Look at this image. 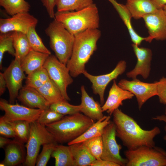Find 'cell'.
<instances>
[{
	"label": "cell",
	"instance_id": "9a60e30c",
	"mask_svg": "<svg viewBox=\"0 0 166 166\" xmlns=\"http://www.w3.org/2000/svg\"><path fill=\"white\" fill-rule=\"evenodd\" d=\"M38 19L28 12L14 15L10 18L0 19V33L18 31L26 34L30 28L36 26Z\"/></svg>",
	"mask_w": 166,
	"mask_h": 166
},
{
	"label": "cell",
	"instance_id": "4316f807",
	"mask_svg": "<svg viewBox=\"0 0 166 166\" xmlns=\"http://www.w3.org/2000/svg\"><path fill=\"white\" fill-rule=\"evenodd\" d=\"M55 160L56 166H75L69 146L58 144L56 146L51 154Z\"/></svg>",
	"mask_w": 166,
	"mask_h": 166
},
{
	"label": "cell",
	"instance_id": "f6af8a7d",
	"mask_svg": "<svg viewBox=\"0 0 166 166\" xmlns=\"http://www.w3.org/2000/svg\"><path fill=\"white\" fill-rule=\"evenodd\" d=\"M9 138L1 136L0 137V148H4L11 140Z\"/></svg>",
	"mask_w": 166,
	"mask_h": 166
},
{
	"label": "cell",
	"instance_id": "4fadbf2b",
	"mask_svg": "<svg viewBox=\"0 0 166 166\" xmlns=\"http://www.w3.org/2000/svg\"><path fill=\"white\" fill-rule=\"evenodd\" d=\"M25 73L21 67V61L15 59L3 73L9 93L10 103H14L23 87V81L26 77Z\"/></svg>",
	"mask_w": 166,
	"mask_h": 166
},
{
	"label": "cell",
	"instance_id": "ffe728a7",
	"mask_svg": "<svg viewBox=\"0 0 166 166\" xmlns=\"http://www.w3.org/2000/svg\"><path fill=\"white\" fill-rule=\"evenodd\" d=\"M81 108L80 112L94 121H98L103 118L104 116L101 105L89 95L84 85L81 86Z\"/></svg>",
	"mask_w": 166,
	"mask_h": 166
},
{
	"label": "cell",
	"instance_id": "ac0fdd59",
	"mask_svg": "<svg viewBox=\"0 0 166 166\" xmlns=\"http://www.w3.org/2000/svg\"><path fill=\"white\" fill-rule=\"evenodd\" d=\"M23 143L14 138L4 148L5 157L0 166H15L23 164L26 158Z\"/></svg>",
	"mask_w": 166,
	"mask_h": 166
},
{
	"label": "cell",
	"instance_id": "cb8c5ba5",
	"mask_svg": "<svg viewBox=\"0 0 166 166\" xmlns=\"http://www.w3.org/2000/svg\"><path fill=\"white\" fill-rule=\"evenodd\" d=\"M110 116H104L100 120L94 122L85 132L79 137L67 143L68 145L83 142L92 138L101 136L106 126L109 124L110 121Z\"/></svg>",
	"mask_w": 166,
	"mask_h": 166
},
{
	"label": "cell",
	"instance_id": "277c9868",
	"mask_svg": "<svg viewBox=\"0 0 166 166\" xmlns=\"http://www.w3.org/2000/svg\"><path fill=\"white\" fill-rule=\"evenodd\" d=\"M54 19L74 35L88 29H98L99 25L98 8L94 3L78 10L57 11Z\"/></svg>",
	"mask_w": 166,
	"mask_h": 166
},
{
	"label": "cell",
	"instance_id": "3957f363",
	"mask_svg": "<svg viewBox=\"0 0 166 166\" xmlns=\"http://www.w3.org/2000/svg\"><path fill=\"white\" fill-rule=\"evenodd\" d=\"M94 123L93 120L79 112L64 116L60 120L45 126L56 141L62 144L79 137Z\"/></svg>",
	"mask_w": 166,
	"mask_h": 166
},
{
	"label": "cell",
	"instance_id": "f35d334b",
	"mask_svg": "<svg viewBox=\"0 0 166 166\" xmlns=\"http://www.w3.org/2000/svg\"><path fill=\"white\" fill-rule=\"evenodd\" d=\"M0 134L5 137L14 138L16 137V134L12 126L2 117L0 118Z\"/></svg>",
	"mask_w": 166,
	"mask_h": 166
},
{
	"label": "cell",
	"instance_id": "836d02e7",
	"mask_svg": "<svg viewBox=\"0 0 166 166\" xmlns=\"http://www.w3.org/2000/svg\"><path fill=\"white\" fill-rule=\"evenodd\" d=\"M13 32L0 34V68L2 69V59L4 54L7 52L15 57V52L13 46Z\"/></svg>",
	"mask_w": 166,
	"mask_h": 166
},
{
	"label": "cell",
	"instance_id": "44dd1931",
	"mask_svg": "<svg viewBox=\"0 0 166 166\" xmlns=\"http://www.w3.org/2000/svg\"><path fill=\"white\" fill-rule=\"evenodd\" d=\"M132 18L139 19L154 13L158 8L151 0H126L125 5Z\"/></svg>",
	"mask_w": 166,
	"mask_h": 166
},
{
	"label": "cell",
	"instance_id": "8fae6325",
	"mask_svg": "<svg viewBox=\"0 0 166 166\" xmlns=\"http://www.w3.org/2000/svg\"><path fill=\"white\" fill-rule=\"evenodd\" d=\"M118 85L123 89L130 91L136 96L140 110L148 99L157 95L156 81L153 83H148L141 81L137 78L131 81L122 79L119 82Z\"/></svg>",
	"mask_w": 166,
	"mask_h": 166
},
{
	"label": "cell",
	"instance_id": "b9f144b4",
	"mask_svg": "<svg viewBox=\"0 0 166 166\" xmlns=\"http://www.w3.org/2000/svg\"><path fill=\"white\" fill-rule=\"evenodd\" d=\"M90 166H120L118 164L110 161L102 159L95 160Z\"/></svg>",
	"mask_w": 166,
	"mask_h": 166
},
{
	"label": "cell",
	"instance_id": "d4e9b609",
	"mask_svg": "<svg viewBox=\"0 0 166 166\" xmlns=\"http://www.w3.org/2000/svg\"><path fill=\"white\" fill-rule=\"evenodd\" d=\"M74 160L75 166H89L96 160L87 150L83 143L69 145Z\"/></svg>",
	"mask_w": 166,
	"mask_h": 166
},
{
	"label": "cell",
	"instance_id": "4dcf8cb0",
	"mask_svg": "<svg viewBox=\"0 0 166 166\" xmlns=\"http://www.w3.org/2000/svg\"><path fill=\"white\" fill-rule=\"evenodd\" d=\"M93 3V0H57L56 6L58 11H73L83 9Z\"/></svg>",
	"mask_w": 166,
	"mask_h": 166
},
{
	"label": "cell",
	"instance_id": "ba28073f",
	"mask_svg": "<svg viewBox=\"0 0 166 166\" xmlns=\"http://www.w3.org/2000/svg\"><path fill=\"white\" fill-rule=\"evenodd\" d=\"M43 67L47 71L50 78L59 88L64 99L70 100L67 93V88L72 83L73 79L66 65L60 62L55 55L50 54Z\"/></svg>",
	"mask_w": 166,
	"mask_h": 166
},
{
	"label": "cell",
	"instance_id": "681fc988",
	"mask_svg": "<svg viewBox=\"0 0 166 166\" xmlns=\"http://www.w3.org/2000/svg\"><path fill=\"white\" fill-rule=\"evenodd\" d=\"M165 116H166V107L165 109Z\"/></svg>",
	"mask_w": 166,
	"mask_h": 166
},
{
	"label": "cell",
	"instance_id": "484cf974",
	"mask_svg": "<svg viewBox=\"0 0 166 166\" xmlns=\"http://www.w3.org/2000/svg\"><path fill=\"white\" fill-rule=\"evenodd\" d=\"M13 43L15 54V59L20 61L31 49L26 34L13 32Z\"/></svg>",
	"mask_w": 166,
	"mask_h": 166
},
{
	"label": "cell",
	"instance_id": "ab89813d",
	"mask_svg": "<svg viewBox=\"0 0 166 166\" xmlns=\"http://www.w3.org/2000/svg\"><path fill=\"white\" fill-rule=\"evenodd\" d=\"M157 83V96L160 103L166 105V77H162Z\"/></svg>",
	"mask_w": 166,
	"mask_h": 166
},
{
	"label": "cell",
	"instance_id": "7402d4cb",
	"mask_svg": "<svg viewBox=\"0 0 166 166\" xmlns=\"http://www.w3.org/2000/svg\"><path fill=\"white\" fill-rule=\"evenodd\" d=\"M108 0L113 5L126 26L133 43L140 45L145 38L140 36L134 29L131 22L132 16L126 6L118 3L116 0Z\"/></svg>",
	"mask_w": 166,
	"mask_h": 166
},
{
	"label": "cell",
	"instance_id": "5bb4252c",
	"mask_svg": "<svg viewBox=\"0 0 166 166\" xmlns=\"http://www.w3.org/2000/svg\"><path fill=\"white\" fill-rule=\"evenodd\" d=\"M143 18L149 34L145 41L150 43L153 39L166 40V16L163 8L146 15Z\"/></svg>",
	"mask_w": 166,
	"mask_h": 166
},
{
	"label": "cell",
	"instance_id": "7a4b0ae2",
	"mask_svg": "<svg viewBox=\"0 0 166 166\" xmlns=\"http://www.w3.org/2000/svg\"><path fill=\"white\" fill-rule=\"evenodd\" d=\"M101 34L98 29H92L74 35L71 56L66 65L72 77H76L85 70V65L97 49Z\"/></svg>",
	"mask_w": 166,
	"mask_h": 166
},
{
	"label": "cell",
	"instance_id": "d590c367",
	"mask_svg": "<svg viewBox=\"0 0 166 166\" xmlns=\"http://www.w3.org/2000/svg\"><path fill=\"white\" fill-rule=\"evenodd\" d=\"M82 143L87 150L96 160L101 159L103 152L101 136L92 138Z\"/></svg>",
	"mask_w": 166,
	"mask_h": 166
},
{
	"label": "cell",
	"instance_id": "60d3db41",
	"mask_svg": "<svg viewBox=\"0 0 166 166\" xmlns=\"http://www.w3.org/2000/svg\"><path fill=\"white\" fill-rule=\"evenodd\" d=\"M43 6L45 8L49 17L54 19L55 13L54 8L57 0H40Z\"/></svg>",
	"mask_w": 166,
	"mask_h": 166
},
{
	"label": "cell",
	"instance_id": "7c38bea8",
	"mask_svg": "<svg viewBox=\"0 0 166 166\" xmlns=\"http://www.w3.org/2000/svg\"><path fill=\"white\" fill-rule=\"evenodd\" d=\"M126 68V62L124 60L120 61L116 66L111 72L102 75L95 76L89 73L86 70L83 73L92 84V88L93 93L99 96L101 105L105 103L104 93L109 83L115 80L120 75L123 74Z\"/></svg>",
	"mask_w": 166,
	"mask_h": 166
},
{
	"label": "cell",
	"instance_id": "bcb514c9",
	"mask_svg": "<svg viewBox=\"0 0 166 166\" xmlns=\"http://www.w3.org/2000/svg\"><path fill=\"white\" fill-rule=\"evenodd\" d=\"M151 1L158 9L163 8L166 5V0H151Z\"/></svg>",
	"mask_w": 166,
	"mask_h": 166
},
{
	"label": "cell",
	"instance_id": "e575fe53",
	"mask_svg": "<svg viewBox=\"0 0 166 166\" xmlns=\"http://www.w3.org/2000/svg\"><path fill=\"white\" fill-rule=\"evenodd\" d=\"M81 108V105H72L65 100L52 103L50 106L51 109L64 115H73L79 113Z\"/></svg>",
	"mask_w": 166,
	"mask_h": 166
},
{
	"label": "cell",
	"instance_id": "603a6c76",
	"mask_svg": "<svg viewBox=\"0 0 166 166\" xmlns=\"http://www.w3.org/2000/svg\"><path fill=\"white\" fill-rule=\"evenodd\" d=\"M49 54L31 49L21 61V66L25 73L28 75L43 67Z\"/></svg>",
	"mask_w": 166,
	"mask_h": 166
},
{
	"label": "cell",
	"instance_id": "f1b7e54d",
	"mask_svg": "<svg viewBox=\"0 0 166 166\" xmlns=\"http://www.w3.org/2000/svg\"><path fill=\"white\" fill-rule=\"evenodd\" d=\"M0 5L11 16L19 13L28 12L30 9V4L25 0H0Z\"/></svg>",
	"mask_w": 166,
	"mask_h": 166
},
{
	"label": "cell",
	"instance_id": "9c48e42d",
	"mask_svg": "<svg viewBox=\"0 0 166 166\" xmlns=\"http://www.w3.org/2000/svg\"><path fill=\"white\" fill-rule=\"evenodd\" d=\"M116 136L115 126L111 121L105 128L101 135L103 152L101 158L113 162L120 166H126L127 160L120 154L122 147L117 144Z\"/></svg>",
	"mask_w": 166,
	"mask_h": 166
},
{
	"label": "cell",
	"instance_id": "8992f818",
	"mask_svg": "<svg viewBox=\"0 0 166 166\" xmlns=\"http://www.w3.org/2000/svg\"><path fill=\"white\" fill-rule=\"evenodd\" d=\"M57 142L45 126L36 121L30 123L29 136L25 147L26 148L25 161L26 166H34L36 164L41 146L48 143Z\"/></svg>",
	"mask_w": 166,
	"mask_h": 166
},
{
	"label": "cell",
	"instance_id": "d6a6232c",
	"mask_svg": "<svg viewBox=\"0 0 166 166\" xmlns=\"http://www.w3.org/2000/svg\"><path fill=\"white\" fill-rule=\"evenodd\" d=\"M36 26L30 28L26 34L31 49L44 53L51 54V52L45 46L38 34L35 30Z\"/></svg>",
	"mask_w": 166,
	"mask_h": 166
},
{
	"label": "cell",
	"instance_id": "c3c4849f",
	"mask_svg": "<svg viewBox=\"0 0 166 166\" xmlns=\"http://www.w3.org/2000/svg\"><path fill=\"white\" fill-rule=\"evenodd\" d=\"M164 11L166 16V5H165L163 8Z\"/></svg>",
	"mask_w": 166,
	"mask_h": 166
},
{
	"label": "cell",
	"instance_id": "30bf717a",
	"mask_svg": "<svg viewBox=\"0 0 166 166\" xmlns=\"http://www.w3.org/2000/svg\"><path fill=\"white\" fill-rule=\"evenodd\" d=\"M0 109L4 111L2 117L6 121L24 120L30 123L37 121L44 110L30 108L17 103L11 104L2 98L0 100Z\"/></svg>",
	"mask_w": 166,
	"mask_h": 166
},
{
	"label": "cell",
	"instance_id": "52a82bcc",
	"mask_svg": "<svg viewBox=\"0 0 166 166\" xmlns=\"http://www.w3.org/2000/svg\"><path fill=\"white\" fill-rule=\"evenodd\" d=\"M124 154L126 166H166V156L154 147L142 146Z\"/></svg>",
	"mask_w": 166,
	"mask_h": 166
},
{
	"label": "cell",
	"instance_id": "74e56055",
	"mask_svg": "<svg viewBox=\"0 0 166 166\" xmlns=\"http://www.w3.org/2000/svg\"><path fill=\"white\" fill-rule=\"evenodd\" d=\"M64 116L49 108L43 110L37 121L41 124L45 125L60 120Z\"/></svg>",
	"mask_w": 166,
	"mask_h": 166
},
{
	"label": "cell",
	"instance_id": "7dc6e473",
	"mask_svg": "<svg viewBox=\"0 0 166 166\" xmlns=\"http://www.w3.org/2000/svg\"><path fill=\"white\" fill-rule=\"evenodd\" d=\"M154 148L158 150L159 151L161 152L164 155L166 156V151L162 148L158 147H154Z\"/></svg>",
	"mask_w": 166,
	"mask_h": 166
},
{
	"label": "cell",
	"instance_id": "2e32d148",
	"mask_svg": "<svg viewBox=\"0 0 166 166\" xmlns=\"http://www.w3.org/2000/svg\"><path fill=\"white\" fill-rule=\"evenodd\" d=\"M132 46L137 57V62L135 68L127 73L126 76L133 79L136 78L138 75H140L144 79H146L149 76L151 70L152 51L149 48L139 47L134 43Z\"/></svg>",
	"mask_w": 166,
	"mask_h": 166
},
{
	"label": "cell",
	"instance_id": "d6986e66",
	"mask_svg": "<svg viewBox=\"0 0 166 166\" xmlns=\"http://www.w3.org/2000/svg\"><path fill=\"white\" fill-rule=\"evenodd\" d=\"M17 98L24 105L32 109L45 110L50 104L36 89L25 85L20 90Z\"/></svg>",
	"mask_w": 166,
	"mask_h": 166
},
{
	"label": "cell",
	"instance_id": "e0dca14e",
	"mask_svg": "<svg viewBox=\"0 0 166 166\" xmlns=\"http://www.w3.org/2000/svg\"><path fill=\"white\" fill-rule=\"evenodd\" d=\"M134 96L130 91L120 87L114 80L107 98L101 107L102 111L106 112L111 116L116 109L123 105V101L131 99Z\"/></svg>",
	"mask_w": 166,
	"mask_h": 166
},
{
	"label": "cell",
	"instance_id": "1f68e13d",
	"mask_svg": "<svg viewBox=\"0 0 166 166\" xmlns=\"http://www.w3.org/2000/svg\"><path fill=\"white\" fill-rule=\"evenodd\" d=\"M6 121L12 126L14 131L16 135L15 139L23 143H26L30 135V123L24 120Z\"/></svg>",
	"mask_w": 166,
	"mask_h": 166
},
{
	"label": "cell",
	"instance_id": "7bdbcfd3",
	"mask_svg": "<svg viewBox=\"0 0 166 166\" xmlns=\"http://www.w3.org/2000/svg\"><path fill=\"white\" fill-rule=\"evenodd\" d=\"M6 87V83L4 77L3 73H0V95L5 93Z\"/></svg>",
	"mask_w": 166,
	"mask_h": 166
},
{
	"label": "cell",
	"instance_id": "6da1fadb",
	"mask_svg": "<svg viewBox=\"0 0 166 166\" xmlns=\"http://www.w3.org/2000/svg\"><path fill=\"white\" fill-rule=\"evenodd\" d=\"M112 115L116 136L128 150H134L142 146H155L154 139L161 132L159 128L156 126L150 130H144L133 118L119 108L114 111Z\"/></svg>",
	"mask_w": 166,
	"mask_h": 166
},
{
	"label": "cell",
	"instance_id": "f546056e",
	"mask_svg": "<svg viewBox=\"0 0 166 166\" xmlns=\"http://www.w3.org/2000/svg\"><path fill=\"white\" fill-rule=\"evenodd\" d=\"M50 79L47 71L42 67L27 75L26 78V85L37 89Z\"/></svg>",
	"mask_w": 166,
	"mask_h": 166
},
{
	"label": "cell",
	"instance_id": "ee69618b",
	"mask_svg": "<svg viewBox=\"0 0 166 166\" xmlns=\"http://www.w3.org/2000/svg\"><path fill=\"white\" fill-rule=\"evenodd\" d=\"M152 119L155 120L163 121L165 123V125L164 127V131L165 134L163 137L164 140H166V116L165 115H158L155 117H152Z\"/></svg>",
	"mask_w": 166,
	"mask_h": 166
},
{
	"label": "cell",
	"instance_id": "83f0119b",
	"mask_svg": "<svg viewBox=\"0 0 166 166\" xmlns=\"http://www.w3.org/2000/svg\"><path fill=\"white\" fill-rule=\"evenodd\" d=\"M36 89L50 104L65 100L58 86L50 78Z\"/></svg>",
	"mask_w": 166,
	"mask_h": 166
},
{
	"label": "cell",
	"instance_id": "8d00e7d4",
	"mask_svg": "<svg viewBox=\"0 0 166 166\" xmlns=\"http://www.w3.org/2000/svg\"><path fill=\"white\" fill-rule=\"evenodd\" d=\"M57 142L45 144L42 145V151L38 155L36 161V166H46L51 156Z\"/></svg>",
	"mask_w": 166,
	"mask_h": 166
},
{
	"label": "cell",
	"instance_id": "5b68a950",
	"mask_svg": "<svg viewBox=\"0 0 166 166\" xmlns=\"http://www.w3.org/2000/svg\"><path fill=\"white\" fill-rule=\"evenodd\" d=\"M49 37V45L55 55L62 63L66 65L71 56L75 36L55 19L45 30Z\"/></svg>",
	"mask_w": 166,
	"mask_h": 166
}]
</instances>
